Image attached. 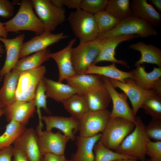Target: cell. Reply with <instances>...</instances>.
I'll list each match as a JSON object with an SVG mask.
<instances>
[{
    "mask_svg": "<svg viewBox=\"0 0 161 161\" xmlns=\"http://www.w3.org/2000/svg\"><path fill=\"white\" fill-rule=\"evenodd\" d=\"M31 0L21 1L19 9L16 15L4 23L7 32H17L22 30L34 32L36 35L45 31V27L33 10Z\"/></svg>",
    "mask_w": 161,
    "mask_h": 161,
    "instance_id": "cell-1",
    "label": "cell"
},
{
    "mask_svg": "<svg viewBox=\"0 0 161 161\" xmlns=\"http://www.w3.org/2000/svg\"><path fill=\"white\" fill-rule=\"evenodd\" d=\"M136 121L134 130L124 139L115 152L145 161L147 145L150 139L141 118L136 117Z\"/></svg>",
    "mask_w": 161,
    "mask_h": 161,
    "instance_id": "cell-2",
    "label": "cell"
},
{
    "mask_svg": "<svg viewBox=\"0 0 161 161\" xmlns=\"http://www.w3.org/2000/svg\"><path fill=\"white\" fill-rule=\"evenodd\" d=\"M157 35L156 30L149 24L139 17L132 16L121 20L111 30L99 34L96 39L124 35H137L140 37L146 38Z\"/></svg>",
    "mask_w": 161,
    "mask_h": 161,
    "instance_id": "cell-3",
    "label": "cell"
},
{
    "mask_svg": "<svg viewBox=\"0 0 161 161\" xmlns=\"http://www.w3.org/2000/svg\"><path fill=\"white\" fill-rule=\"evenodd\" d=\"M67 20L80 42L92 41L97 38L99 32L94 15L80 9L71 12Z\"/></svg>",
    "mask_w": 161,
    "mask_h": 161,
    "instance_id": "cell-4",
    "label": "cell"
},
{
    "mask_svg": "<svg viewBox=\"0 0 161 161\" xmlns=\"http://www.w3.org/2000/svg\"><path fill=\"white\" fill-rule=\"evenodd\" d=\"M135 124L123 118L110 117L100 139L111 150L117 149L124 139L134 130Z\"/></svg>",
    "mask_w": 161,
    "mask_h": 161,
    "instance_id": "cell-5",
    "label": "cell"
},
{
    "mask_svg": "<svg viewBox=\"0 0 161 161\" xmlns=\"http://www.w3.org/2000/svg\"><path fill=\"white\" fill-rule=\"evenodd\" d=\"M102 43V40L95 39L81 43L72 48L71 58L76 75L85 74L89 66L97 56Z\"/></svg>",
    "mask_w": 161,
    "mask_h": 161,
    "instance_id": "cell-6",
    "label": "cell"
},
{
    "mask_svg": "<svg viewBox=\"0 0 161 161\" xmlns=\"http://www.w3.org/2000/svg\"><path fill=\"white\" fill-rule=\"evenodd\" d=\"M46 72L45 67L41 65L20 72L16 92V100L30 102L34 100L36 88Z\"/></svg>",
    "mask_w": 161,
    "mask_h": 161,
    "instance_id": "cell-7",
    "label": "cell"
},
{
    "mask_svg": "<svg viewBox=\"0 0 161 161\" xmlns=\"http://www.w3.org/2000/svg\"><path fill=\"white\" fill-rule=\"evenodd\" d=\"M33 8L44 25L45 30L54 31L65 20V11L63 7H58L49 0H32Z\"/></svg>",
    "mask_w": 161,
    "mask_h": 161,
    "instance_id": "cell-8",
    "label": "cell"
},
{
    "mask_svg": "<svg viewBox=\"0 0 161 161\" xmlns=\"http://www.w3.org/2000/svg\"><path fill=\"white\" fill-rule=\"evenodd\" d=\"M111 112L106 109L89 110L79 120V136L90 137L102 133L110 118Z\"/></svg>",
    "mask_w": 161,
    "mask_h": 161,
    "instance_id": "cell-9",
    "label": "cell"
},
{
    "mask_svg": "<svg viewBox=\"0 0 161 161\" xmlns=\"http://www.w3.org/2000/svg\"><path fill=\"white\" fill-rule=\"evenodd\" d=\"M38 126L36 132L41 151L44 156L48 153L58 155H64L66 144L70 140L69 137L60 131L54 133L51 131H43Z\"/></svg>",
    "mask_w": 161,
    "mask_h": 161,
    "instance_id": "cell-10",
    "label": "cell"
},
{
    "mask_svg": "<svg viewBox=\"0 0 161 161\" xmlns=\"http://www.w3.org/2000/svg\"><path fill=\"white\" fill-rule=\"evenodd\" d=\"M109 79L114 87L120 89L129 97L132 105L134 115L135 116L146 99L158 95L153 90L145 89L139 87L132 78H126L125 82L114 79Z\"/></svg>",
    "mask_w": 161,
    "mask_h": 161,
    "instance_id": "cell-11",
    "label": "cell"
},
{
    "mask_svg": "<svg viewBox=\"0 0 161 161\" xmlns=\"http://www.w3.org/2000/svg\"><path fill=\"white\" fill-rule=\"evenodd\" d=\"M104 85L107 90L113 103L110 117H119L125 118L134 124L136 117L132 109L129 107L127 101V96L124 93H119L115 89L109 79L101 76Z\"/></svg>",
    "mask_w": 161,
    "mask_h": 161,
    "instance_id": "cell-12",
    "label": "cell"
},
{
    "mask_svg": "<svg viewBox=\"0 0 161 161\" xmlns=\"http://www.w3.org/2000/svg\"><path fill=\"white\" fill-rule=\"evenodd\" d=\"M68 37V36L63 32L53 34L51 32L45 30L41 34L36 35L29 41L23 43L19 58L45 49L49 46Z\"/></svg>",
    "mask_w": 161,
    "mask_h": 161,
    "instance_id": "cell-13",
    "label": "cell"
},
{
    "mask_svg": "<svg viewBox=\"0 0 161 161\" xmlns=\"http://www.w3.org/2000/svg\"><path fill=\"white\" fill-rule=\"evenodd\" d=\"M137 35H120L101 39L102 44L99 52L92 64L103 61H109L129 67L127 62L115 57V49L120 43L140 37Z\"/></svg>",
    "mask_w": 161,
    "mask_h": 161,
    "instance_id": "cell-14",
    "label": "cell"
},
{
    "mask_svg": "<svg viewBox=\"0 0 161 161\" xmlns=\"http://www.w3.org/2000/svg\"><path fill=\"white\" fill-rule=\"evenodd\" d=\"M136 67L130 72L136 84L143 89L153 90L161 95V68L154 67L151 72H147L143 64Z\"/></svg>",
    "mask_w": 161,
    "mask_h": 161,
    "instance_id": "cell-15",
    "label": "cell"
},
{
    "mask_svg": "<svg viewBox=\"0 0 161 161\" xmlns=\"http://www.w3.org/2000/svg\"><path fill=\"white\" fill-rule=\"evenodd\" d=\"M13 144V146L23 152L29 161H43L44 156L41 151L36 131L33 128L26 129Z\"/></svg>",
    "mask_w": 161,
    "mask_h": 161,
    "instance_id": "cell-16",
    "label": "cell"
},
{
    "mask_svg": "<svg viewBox=\"0 0 161 161\" xmlns=\"http://www.w3.org/2000/svg\"><path fill=\"white\" fill-rule=\"evenodd\" d=\"M3 108L9 122L13 121L25 126L35 112V103L34 100L30 102L16 100Z\"/></svg>",
    "mask_w": 161,
    "mask_h": 161,
    "instance_id": "cell-17",
    "label": "cell"
},
{
    "mask_svg": "<svg viewBox=\"0 0 161 161\" xmlns=\"http://www.w3.org/2000/svg\"><path fill=\"white\" fill-rule=\"evenodd\" d=\"M76 94L85 95L104 86L101 76L92 74L75 75L66 80Z\"/></svg>",
    "mask_w": 161,
    "mask_h": 161,
    "instance_id": "cell-18",
    "label": "cell"
},
{
    "mask_svg": "<svg viewBox=\"0 0 161 161\" xmlns=\"http://www.w3.org/2000/svg\"><path fill=\"white\" fill-rule=\"evenodd\" d=\"M76 41L75 38L72 39L64 48L50 54V58L54 60L58 66V82H62L64 80L76 75L73 66L71 55L72 49Z\"/></svg>",
    "mask_w": 161,
    "mask_h": 161,
    "instance_id": "cell-19",
    "label": "cell"
},
{
    "mask_svg": "<svg viewBox=\"0 0 161 161\" xmlns=\"http://www.w3.org/2000/svg\"><path fill=\"white\" fill-rule=\"evenodd\" d=\"M25 37V35L22 34L13 38H0V41L4 44L6 53L4 64L0 70V80L6 74L12 71L19 60Z\"/></svg>",
    "mask_w": 161,
    "mask_h": 161,
    "instance_id": "cell-20",
    "label": "cell"
},
{
    "mask_svg": "<svg viewBox=\"0 0 161 161\" xmlns=\"http://www.w3.org/2000/svg\"><path fill=\"white\" fill-rule=\"evenodd\" d=\"M41 120L45 124L46 130L51 131L53 128H56L60 130L71 141L75 139L74 133L78 131V120L72 116H42Z\"/></svg>",
    "mask_w": 161,
    "mask_h": 161,
    "instance_id": "cell-21",
    "label": "cell"
},
{
    "mask_svg": "<svg viewBox=\"0 0 161 161\" xmlns=\"http://www.w3.org/2000/svg\"><path fill=\"white\" fill-rule=\"evenodd\" d=\"M130 7L133 16L142 18L154 27L160 25L161 15L146 0H132Z\"/></svg>",
    "mask_w": 161,
    "mask_h": 161,
    "instance_id": "cell-22",
    "label": "cell"
},
{
    "mask_svg": "<svg viewBox=\"0 0 161 161\" xmlns=\"http://www.w3.org/2000/svg\"><path fill=\"white\" fill-rule=\"evenodd\" d=\"M101 135V133H100L90 137L79 135L76 137L77 150L71 159L73 161H94V147L100 140Z\"/></svg>",
    "mask_w": 161,
    "mask_h": 161,
    "instance_id": "cell-23",
    "label": "cell"
},
{
    "mask_svg": "<svg viewBox=\"0 0 161 161\" xmlns=\"http://www.w3.org/2000/svg\"><path fill=\"white\" fill-rule=\"evenodd\" d=\"M130 49L139 52L141 57L135 64V66L145 63L154 64L161 68V49L151 44L140 41L130 45Z\"/></svg>",
    "mask_w": 161,
    "mask_h": 161,
    "instance_id": "cell-24",
    "label": "cell"
},
{
    "mask_svg": "<svg viewBox=\"0 0 161 161\" xmlns=\"http://www.w3.org/2000/svg\"><path fill=\"white\" fill-rule=\"evenodd\" d=\"M20 73L12 70L4 75L3 84L0 89V102L2 108L16 100V92Z\"/></svg>",
    "mask_w": 161,
    "mask_h": 161,
    "instance_id": "cell-25",
    "label": "cell"
},
{
    "mask_svg": "<svg viewBox=\"0 0 161 161\" xmlns=\"http://www.w3.org/2000/svg\"><path fill=\"white\" fill-rule=\"evenodd\" d=\"M43 80L47 98L50 97L58 102L62 103L76 94L72 87L67 84L56 81L44 77Z\"/></svg>",
    "mask_w": 161,
    "mask_h": 161,
    "instance_id": "cell-26",
    "label": "cell"
},
{
    "mask_svg": "<svg viewBox=\"0 0 161 161\" xmlns=\"http://www.w3.org/2000/svg\"><path fill=\"white\" fill-rule=\"evenodd\" d=\"M51 53L48 49L35 52L30 56H27L19 59L12 71L20 72L37 68L44 62L50 58Z\"/></svg>",
    "mask_w": 161,
    "mask_h": 161,
    "instance_id": "cell-27",
    "label": "cell"
},
{
    "mask_svg": "<svg viewBox=\"0 0 161 161\" xmlns=\"http://www.w3.org/2000/svg\"><path fill=\"white\" fill-rule=\"evenodd\" d=\"M86 74H92L103 76L109 78L114 79L122 82H125L126 79L132 78L131 72H124L118 69L115 64L109 65L99 66L92 64L88 67Z\"/></svg>",
    "mask_w": 161,
    "mask_h": 161,
    "instance_id": "cell-28",
    "label": "cell"
},
{
    "mask_svg": "<svg viewBox=\"0 0 161 161\" xmlns=\"http://www.w3.org/2000/svg\"><path fill=\"white\" fill-rule=\"evenodd\" d=\"M62 103L71 116L78 120L90 110L84 95L75 94Z\"/></svg>",
    "mask_w": 161,
    "mask_h": 161,
    "instance_id": "cell-29",
    "label": "cell"
},
{
    "mask_svg": "<svg viewBox=\"0 0 161 161\" xmlns=\"http://www.w3.org/2000/svg\"><path fill=\"white\" fill-rule=\"evenodd\" d=\"M84 95L91 111L106 109L111 101L110 95L104 85L100 89Z\"/></svg>",
    "mask_w": 161,
    "mask_h": 161,
    "instance_id": "cell-30",
    "label": "cell"
},
{
    "mask_svg": "<svg viewBox=\"0 0 161 161\" xmlns=\"http://www.w3.org/2000/svg\"><path fill=\"white\" fill-rule=\"evenodd\" d=\"M25 129V126L16 122L11 121L9 122L4 133L0 136V150L12 145Z\"/></svg>",
    "mask_w": 161,
    "mask_h": 161,
    "instance_id": "cell-31",
    "label": "cell"
},
{
    "mask_svg": "<svg viewBox=\"0 0 161 161\" xmlns=\"http://www.w3.org/2000/svg\"><path fill=\"white\" fill-rule=\"evenodd\" d=\"M105 10L121 20L133 16L129 0H108Z\"/></svg>",
    "mask_w": 161,
    "mask_h": 161,
    "instance_id": "cell-32",
    "label": "cell"
},
{
    "mask_svg": "<svg viewBox=\"0 0 161 161\" xmlns=\"http://www.w3.org/2000/svg\"><path fill=\"white\" fill-rule=\"evenodd\" d=\"M93 151L94 161H114L126 158L137 159L135 157L113 151L105 146L100 140L94 145Z\"/></svg>",
    "mask_w": 161,
    "mask_h": 161,
    "instance_id": "cell-33",
    "label": "cell"
},
{
    "mask_svg": "<svg viewBox=\"0 0 161 161\" xmlns=\"http://www.w3.org/2000/svg\"><path fill=\"white\" fill-rule=\"evenodd\" d=\"M94 16L99 34L105 33L113 29L121 20L114 17L105 10Z\"/></svg>",
    "mask_w": 161,
    "mask_h": 161,
    "instance_id": "cell-34",
    "label": "cell"
},
{
    "mask_svg": "<svg viewBox=\"0 0 161 161\" xmlns=\"http://www.w3.org/2000/svg\"><path fill=\"white\" fill-rule=\"evenodd\" d=\"M46 95V89L44 83L43 79L39 83L36 88L35 95L34 100L35 103L37 112L38 116L39 124L40 126L43 127V125L41 120L42 115L41 109L43 108L48 114L51 112L47 107Z\"/></svg>",
    "mask_w": 161,
    "mask_h": 161,
    "instance_id": "cell-35",
    "label": "cell"
},
{
    "mask_svg": "<svg viewBox=\"0 0 161 161\" xmlns=\"http://www.w3.org/2000/svg\"><path fill=\"white\" fill-rule=\"evenodd\" d=\"M141 108L152 119L161 118V95H157L147 98L142 104Z\"/></svg>",
    "mask_w": 161,
    "mask_h": 161,
    "instance_id": "cell-36",
    "label": "cell"
},
{
    "mask_svg": "<svg viewBox=\"0 0 161 161\" xmlns=\"http://www.w3.org/2000/svg\"><path fill=\"white\" fill-rule=\"evenodd\" d=\"M108 0H81L80 9L95 15L105 10Z\"/></svg>",
    "mask_w": 161,
    "mask_h": 161,
    "instance_id": "cell-37",
    "label": "cell"
},
{
    "mask_svg": "<svg viewBox=\"0 0 161 161\" xmlns=\"http://www.w3.org/2000/svg\"><path fill=\"white\" fill-rule=\"evenodd\" d=\"M146 134L150 139L154 141H161V118L152 119L145 126Z\"/></svg>",
    "mask_w": 161,
    "mask_h": 161,
    "instance_id": "cell-38",
    "label": "cell"
},
{
    "mask_svg": "<svg viewBox=\"0 0 161 161\" xmlns=\"http://www.w3.org/2000/svg\"><path fill=\"white\" fill-rule=\"evenodd\" d=\"M146 155L150 158L161 160V141H148L146 149Z\"/></svg>",
    "mask_w": 161,
    "mask_h": 161,
    "instance_id": "cell-39",
    "label": "cell"
},
{
    "mask_svg": "<svg viewBox=\"0 0 161 161\" xmlns=\"http://www.w3.org/2000/svg\"><path fill=\"white\" fill-rule=\"evenodd\" d=\"M13 4L8 0H0V16L5 18L11 17L13 15Z\"/></svg>",
    "mask_w": 161,
    "mask_h": 161,
    "instance_id": "cell-40",
    "label": "cell"
},
{
    "mask_svg": "<svg viewBox=\"0 0 161 161\" xmlns=\"http://www.w3.org/2000/svg\"><path fill=\"white\" fill-rule=\"evenodd\" d=\"M13 146L0 150V161H11L13 156Z\"/></svg>",
    "mask_w": 161,
    "mask_h": 161,
    "instance_id": "cell-41",
    "label": "cell"
},
{
    "mask_svg": "<svg viewBox=\"0 0 161 161\" xmlns=\"http://www.w3.org/2000/svg\"><path fill=\"white\" fill-rule=\"evenodd\" d=\"M12 161H29L23 152L20 149L13 146Z\"/></svg>",
    "mask_w": 161,
    "mask_h": 161,
    "instance_id": "cell-42",
    "label": "cell"
},
{
    "mask_svg": "<svg viewBox=\"0 0 161 161\" xmlns=\"http://www.w3.org/2000/svg\"><path fill=\"white\" fill-rule=\"evenodd\" d=\"M81 0H61L63 6H66L69 9H75L76 10L80 9Z\"/></svg>",
    "mask_w": 161,
    "mask_h": 161,
    "instance_id": "cell-43",
    "label": "cell"
},
{
    "mask_svg": "<svg viewBox=\"0 0 161 161\" xmlns=\"http://www.w3.org/2000/svg\"><path fill=\"white\" fill-rule=\"evenodd\" d=\"M66 159L64 155H58L48 153L44 155L43 161H65Z\"/></svg>",
    "mask_w": 161,
    "mask_h": 161,
    "instance_id": "cell-44",
    "label": "cell"
},
{
    "mask_svg": "<svg viewBox=\"0 0 161 161\" xmlns=\"http://www.w3.org/2000/svg\"><path fill=\"white\" fill-rule=\"evenodd\" d=\"M8 32L6 31L4 23L0 21V38H7Z\"/></svg>",
    "mask_w": 161,
    "mask_h": 161,
    "instance_id": "cell-45",
    "label": "cell"
},
{
    "mask_svg": "<svg viewBox=\"0 0 161 161\" xmlns=\"http://www.w3.org/2000/svg\"><path fill=\"white\" fill-rule=\"evenodd\" d=\"M151 2L158 10L161 11V0H150Z\"/></svg>",
    "mask_w": 161,
    "mask_h": 161,
    "instance_id": "cell-46",
    "label": "cell"
},
{
    "mask_svg": "<svg viewBox=\"0 0 161 161\" xmlns=\"http://www.w3.org/2000/svg\"><path fill=\"white\" fill-rule=\"evenodd\" d=\"M137 160L134 158H126L121 159L114 161H137Z\"/></svg>",
    "mask_w": 161,
    "mask_h": 161,
    "instance_id": "cell-47",
    "label": "cell"
},
{
    "mask_svg": "<svg viewBox=\"0 0 161 161\" xmlns=\"http://www.w3.org/2000/svg\"><path fill=\"white\" fill-rule=\"evenodd\" d=\"M4 52V46L0 43V55L3 54Z\"/></svg>",
    "mask_w": 161,
    "mask_h": 161,
    "instance_id": "cell-48",
    "label": "cell"
},
{
    "mask_svg": "<svg viewBox=\"0 0 161 161\" xmlns=\"http://www.w3.org/2000/svg\"><path fill=\"white\" fill-rule=\"evenodd\" d=\"M4 110L3 108L0 107V117L4 114Z\"/></svg>",
    "mask_w": 161,
    "mask_h": 161,
    "instance_id": "cell-49",
    "label": "cell"
},
{
    "mask_svg": "<svg viewBox=\"0 0 161 161\" xmlns=\"http://www.w3.org/2000/svg\"><path fill=\"white\" fill-rule=\"evenodd\" d=\"M145 161H161V160L150 158V159H149L147 160H146Z\"/></svg>",
    "mask_w": 161,
    "mask_h": 161,
    "instance_id": "cell-50",
    "label": "cell"
},
{
    "mask_svg": "<svg viewBox=\"0 0 161 161\" xmlns=\"http://www.w3.org/2000/svg\"><path fill=\"white\" fill-rule=\"evenodd\" d=\"M65 161H73L71 159L70 160H68L66 159Z\"/></svg>",
    "mask_w": 161,
    "mask_h": 161,
    "instance_id": "cell-51",
    "label": "cell"
},
{
    "mask_svg": "<svg viewBox=\"0 0 161 161\" xmlns=\"http://www.w3.org/2000/svg\"><path fill=\"white\" fill-rule=\"evenodd\" d=\"M0 107H1L2 108V105H1V103H0Z\"/></svg>",
    "mask_w": 161,
    "mask_h": 161,
    "instance_id": "cell-52",
    "label": "cell"
}]
</instances>
